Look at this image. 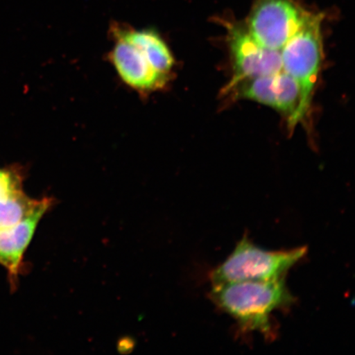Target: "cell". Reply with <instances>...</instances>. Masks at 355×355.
I'll use <instances>...</instances> for the list:
<instances>
[{
	"label": "cell",
	"instance_id": "cell-1",
	"mask_svg": "<svg viewBox=\"0 0 355 355\" xmlns=\"http://www.w3.org/2000/svg\"><path fill=\"white\" fill-rule=\"evenodd\" d=\"M211 298L232 316L244 331L273 336L272 318L277 309L291 304L294 298L284 278L269 282H239L212 285Z\"/></svg>",
	"mask_w": 355,
	"mask_h": 355
},
{
	"label": "cell",
	"instance_id": "cell-2",
	"mask_svg": "<svg viewBox=\"0 0 355 355\" xmlns=\"http://www.w3.org/2000/svg\"><path fill=\"white\" fill-rule=\"evenodd\" d=\"M307 248L291 250H263L244 237L223 263L211 273L212 285L239 282H269L284 278L304 259Z\"/></svg>",
	"mask_w": 355,
	"mask_h": 355
},
{
	"label": "cell",
	"instance_id": "cell-3",
	"mask_svg": "<svg viewBox=\"0 0 355 355\" xmlns=\"http://www.w3.org/2000/svg\"><path fill=\"white\" fill-rule=\"evenodd\" d=\"M322 21L321 13H313L303 28L281 50L282 69L295 80L300 88L296 126L307 117L320 73L323 55Z\"/></svg>",
	"mask_w": 355,
	"mask_h": 355
},
{
	"label": "cell",
	"instance_id": "cell-4",
	"mask_svg": "<svg viewBox=\"0 0 355 355\" xmlns=\"http://www.w3.org/2000/svg\"><path fill=\"white\" fill-rule=\"evenodd\" d=\"M312 15L295 0H254L244 24L261 46L281 51Z\"/></svg>",
	"mask_w": 355,
	"mask_h": 355
},
{
	"label": "cell",
	"instance_id": "cell-5",
	"mask_svg": "<svg viewBox=\"0 0 355 355\" xmlns=\"http://www.w3.org/2000/svg\"><path fill=\"white\" fill-rule=\"evenodd\" d=\"M225 26L233 75L225 92L244 80L283 71L281 51L261 46L248 32L244 22H228Z\"/></svg>",
	"mask_w": 355,
	"mask_h": 355
},
{
	"label": "cell",
	"instance_id": "cell-6",
	"mask_svg": "<svg viewBox=\"0 0 355 355\" xmlns=\"http://www.w3.org/2000/svg\"><path fill=\"white\" fill-rule=\"evenodd\" d=\"M236 98L250 100L269 106L288 119V128L296 127L295 117L300 104V88L290 75L282 72L244 80L230 90Z\"/></svg>",
	"mask_w": 355,
	"mask_h": 355
},
{
	"label": "cell",
	"instance_id": "cell-7",
	"mask_svg": "<svg viewBox=\"0 0 355 355\" xmlns=\"http://www.w3.org/2000/svg\"><path fill=\"white\" fill-rule=\"evenodd\" d=\"M53 199L44 198L33 211L24 219L10 227L0 230V265L7 270L12 288H15L17 279L24 265V256L40 221L53 206Z\"/></svg>",
	"mask_w": 355,
	"mask_h": 355
},
{
	"label": "cell",
	"instance_id": "cell-8",
	"mask_svg": "<svg viewBox=\"0 0 355 355\" xmlns=\"http://www.w3.org/2000/svg\"><path fill=\"white\" fill-rule=\"evenodd\" d=\"M114 41L110 60L127 86L139 92L148 93L167 85L171 78L155 70L139 48L122 39L114 38Z\"/></svg>",
	"mask_w": 355,
	"mask_h": 355
},
{
	"label": "cell",
	"instance_id": "cell-9",
	"mask_svg": "<svg viewBox=\"0 0 355 355\" xmlns=\"http://www.w3.org/2000/svg\"><path fill=\"white\" fill-rule=\"evenodd\" d=\"M114 38L124 40L144 53L153 68L159 73L171 77L175 59L170 48L159 34L153 29L135 30L113 26Z\"/></svg>",
	"mask_w": 355,
	"mask_h": 355
},
{
	"label": "cell",
	"instance_id": "cell-10",
	"mask_svg": "<svg viewBox=\"0 0 355 355\" xmlns=\"http://www.w3.org/2000/svg\"><path fill=\"white\" fill-rule=\"evenodd\" d=\"M40 199H33L24 192L0 199V230L17 223L37 207Z\"/></svg>",
	"mask_w": 355,
	"mask_h": 355
},
{
	"label": "cell",
	"instance_id": "cell-11",
	"mask_svg": "<svg viewBox=\"0 0 355 355\" xmlns=\"http://www.w3.org/2000/svg\"><path fill=\"white\" fill-rule=\"evenodd\" d=\"M24 178L19 168H0V199L24 192Z\"/></svg>",
	"mask_w": 355,
	"mask_h": 355
}]
</instances>
